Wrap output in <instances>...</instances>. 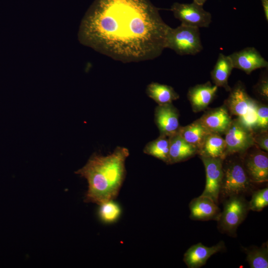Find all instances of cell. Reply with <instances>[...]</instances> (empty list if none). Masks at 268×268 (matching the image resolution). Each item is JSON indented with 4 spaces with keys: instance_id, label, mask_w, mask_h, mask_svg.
<instances>
[{
    "instance_id": "6da1fadb",
    "label": "cell",
    "mask_w": 268,
    "mask_h": 268,
    "mask_svg": "<svg viewBox=\"0 0 268 268\" xmlns=\"http://www.w3.org/2000/svg\"><path fill=\"white\" fill-rule=\"evenodd\" d=\"M170 27L149 0H95L77 33L83 45L124 63L153 60Z\"/></svg>"
},
{
    "instance_id": "7a4b0ae2",
    "label": "cell",
    "mask_w": 268,
    "mask_h": 268,
    "mask_svg": "<svg viewBox=\"0 0 268 268\" xmlns=\"http://www.w3.org/2000/svg\"><path fill=\"white\" fill-rule=\"evenodd\" d=\"M129 150L117 146L106 156L94 153L75 173L86 179V202L100 205L118 196L126 176L125 161Z\"/></svg>"
},
{
    "instance_id": "3957f363",
    "label": "cell",
    "mask_w": 268,
    "mask_h": 268,
    "mask_svg": "<svg viewBox=\"0 0 268 268\" xmlns=\"http://www.w3.org/2000/svg\"><path fill=\"white\" fill-rule=\"evenodd\" d=\"M165 48L181 56L199 53L203 49L199 28L181 24L175 28L170 27L166 36Z\"/></svg>"
},
{
    "instance_id": "277c9868",
    "label": "cell",
    "mask_w": 268,
    "mask_h": 268,
    "mask_svg": "<svg viewBox=\"0 0 268 268\" xmlns=\"http://www.w3.org/2000/svg\"><path fill=\"white\" fill-rule=\"evenodd\" d=\"M226 162V161H225ZM223 175L220 195L224 198L243 196L252 189V182L243 167L242 160H228L223 163Z\"/></svg>"
},
{
    "instance_id": "5b68a950",
    "label": "cell",
    "mask_w": 268,
    "mask_h": 268,
    "mask_svg": "<svg viewBox=\"0 0 268 268\" xmlns=\"http://www.w3.org/2000/svg\"><path fill=\"white\" fill-rule=\"evenodd\" d=\"M218 221L219 230L235 237L238 226L246 218L249 211V201L242 195L226 198Z\"/></svg>"
},
{
    "instance_id": "8992f818",
    "label": "cell",
    "mask_w": 268,
    "mask_h": 268,
    "mask_svg": "<svg viewBox=\"0 0 268 268\" xmlns=\"http://www.w3.org/2000/svg\"><path fill=\"white\" fill-rule=\"evenodd\" d=\"M224 135L225 158L234 154H244L255 144L253 131L245 126L238 118L232 120Z\"/></svg>"
},
{
    "instance_id": "52a82bcc",
    "label": "cell",
    "mask_w": 268,
    "mask_h": 268,
    "mask_svg": "<svg viewBox=\"0 0 268 268\" xmlns=\"http://www.w3.org/2000/svg\"><path fill=\"white\" fill-rule=\"evenodd\" d=\"M170 10L181 24L197 28L208 27L211 22V14L202 5L193 2L191 3L174 2Z\"/></svg>"
},
{
    "instance_id": "ba28073f",
    "label": "cell",
    "mask_w": 268,
    "mask_h": 268,
    "mask_svg": "<svg viewBox=\"0 0 268 268\" xmlns=\"http://www.w3.org/2000/svg\"><path fill=\"white\" fill-rule=\"evenodd\" d=\"M200 157L204 165L206 175L205 188L201 195L210 198L218 204L223 175L224 160L220 158Z\"/></svg>"
},
{
    "instance_id": "9c48e42d",
    "label": "cell",
    "mask_w": 268,
    "mask_h": 268,
    "mask_svg": "<svg viewBox=\"0 0 268 268\" xmlns=\"http://www.w3.org/2000/svg\"><path fill=\"white\" fill-rule=\"evenodd\" d=\"M243 167L252 183H261L268 181V156L266 151L259 149L247 153L242 159Z\"/></svg>"
},
{
    "instance_id": "30bf717a",
    "label": "cell",
    "mask_w": 268,
    "mask_h": 268,
    "mask_svg": "<svg viewBox=\"0 0 268 268\" xmlns=\"http://www.w3.org/2000/svg\"><path fill=\"white\" fill-rule=\"evenodd\" d=\"M234 68L248 74L257 69L267 68L268 62L253 47H248L228 55Z\"/></svg>"
},
{
    "instance_id": "8fae6325",
    "label": "cell",
    "mask_w": 268,
    "mask_h": 268,
    "mask_svg": "<svg viewBox=\"0 0 268 268\" xmlns=\"http://www.w3.org/2000/svg\"><path fill=\"white\" fill-rule=\"evenodd\" d=\"M178 110L172 103L158 105L155 110V122L160 134L170 137L178 133L181 126Z\"/></svg>"
},
{
    "instance_id": "7c38bea8",
    "label": "cell",
    "mask_w": 268,
    "mask_h": 268,
    "mask_svg": "<svg viewBox=\"0 0 268 268\" xmlns=\"http://www.w3.org/2000/svg\"><path fill=\"white\" fill-rule=\"evenodd\" d=\"M224 248L225 244L222 241L211 247H207L198 243L186 251L183 261L189 268H199L204 265L212 255L222 251Z\"/></svg>"
},
{
    "instance_id": "4fadbf2b",
    "label": "cell",
    "mask_w": 268,
    "mask_h": 268,
    "mask_svg": "<svg viewBox=\"0 0 268 268\" xmlns=\"http://www.w3.org/2000/svg\"><path fill=\"white\" fill-rule=\"evenodd\" d=\"M189 206L190 218L194 220L217 221L221 213L218 204L210 198L202 195L193 199Z\"/></svg>"
},
{
    "instance_id": "5bb4252c",
    "label": "cell",
    "mask_w": 268,
    "mask_h": 268,
    "mask_svg": "<svg viewBox=\"0 0 268 268\" xmlns=\"http://www.w3.org/2000/svg\"><path fill=\"white\" fill-rule=\"evenodd\" d=\"M199 120L210 133L222 135L225 133L232 119L226 107L223 106L208 110Z\"/></svg>"
},
{
    "instance_id": "9a60e30c",
    "label": "cell",
    "mask_w": 268,
    "mask_h": 268,
    "mask_svg": "<svg viewBox=\"0 0 268 268\" xmlns=\"http://www.w3.org/2000/svg\"><path fill=\"white\" fill-rule=\"evenodd\" d=\"M230 91V94L225 103L229 112L238 117L244 115L255 100L249 96L241 82H238Z\"/></svg>"
},
{
    "instance_id": "2e32d148",
    "label": "cell",
    "mask_w": 268,
    "mask_h": 268,
    "mask_svg": "<svg viewBox=\"0 0 268 268\" xmlns=\"http://www.w3.org/2000/svg\"><path fill=\"white\" fill-rule=\"evenodd\" d=\"M218 87L209 81L191 87L187 97L195 112L205 109L216 95Z\"/></svg>"
},
{
    "instance_id": "e0dca14e",
    "label": "cell",
    "mask_w": 268,
    "mask_h": 268,
    "mask_svg": "<svg viewBox=\"0 0 268 268\" xmlns=\"http://www.w3.org/2000/svg\"><path fill=\"white\" fill-rule=\"evenodd\" d=\"M168 164L184 161L198 153V149L185 140L178 133L170 137Z\"/></svg>"
},
{
    "instance_id": "ac0fdd59",
    "label": "cell",
    "mask_w": 268,
    "mask_h": 268,
    "mask_svg": "<svg viewBox=\"0 0 268 268\" xmlns=\"http://www.w3.org/2000/svg\"><path fill=\"white\" fill-rule=\"evenodd\" d=\"M232 61L228 56L219 53L210 72L213 83L217 87H223L227 91H230L231 88L228 84V78L233 68Z\"/></svg>"
},
{
    "instance_id": "d6986e66",
    "label": "cell",
    "mask_w": 268,
    "mask_h": 268,
    "mask_svg": "<svg viewBox=\"0 0 268 268\" xmlns=\"http://www.w3.org/2000/svg\"><path fill=\"white\" fill-rule=\"evenodd\" d=\"M182 138L199 150L202 146L206 136L211 133L199 119L185 127H180L178 132Z\"/></svg>"
},
{
    "instance_id": "ffe728a7",
    "label": "cell",
    "mask_w": 268,
    "mask_h": 268,
    "mask_svg": "<svg viewBox=\"0 0 268 268\" xmlns=\"http://www.w3.org/2000/svg\"><path fill=\"white\" fill-rule=\"evenodd\" d=\"M226 144L224 138L221 135L210 133L198 151L200 156L211 158H225Z\"/></svg>"
},
{
    "instance_id": "44dd1931",
    "label": "cell",
    "mask_w": 268,
    "mask_h": 268,
    "mask_svg": "<svg viewBox=\"0 0 268 268\" xmlns=\"http://www.w3.org/2000/svg\"><path fill=\"white\" fill-rule=\"evenodd\" d=\"M146 93L158 105L171 104L179 98L172 87L157 82L149 83L146 87Z\"/></svg>"
},
{
    "instance_id": "7402d4cb",
    "label": "cell",
    "mask_w": 268,
    "mask_h": 268,
    "mask_svg": "<svg viewBox=\"0 0 268 268\" xmlns=\"http://www.w3.org/2000/svg\"><path fill=\"white\" fill-rule=\"evenodd\" d=\"M169 146V137L160 134L158 138L145 146L143 152L168 164Z\"/></svg>"
},
{
    "instance_id": "603a6c76",
    "label": "cell",
    "mask_w": 268,
    "mask_h": 268,
    "mask_svg": "<svg viewBox=\"0 0 268 268\" xmlns=\"http://www.w3.org/2000/svg\"><path fill=\"white\" fill-rule=\"evenodd\" d=\"M243 251L247 255L246 261L251 268H268V248L267 245L260 248H243Z\"/></svg>"
},
{
    "instance_id": "cb8c5ba5",
    "label": "cell",
    "mask_w": 268,
    "mask_h": 268,
    "mask_svg": "<svg viewBox=\"0 0 268 268\" xmlns=\"http://www.w3.org/2000/svg\"><path fill=\"white\" fill-rule=\"evenodd\" d=\"M100 206L99 215L102 220L106 222L115 221L120 215L121 209L113 200L103 202Z\"/></svg>"
},
{
    "instance_id": "d4e9b609",
    "label": "cell",
    "mask_w": 268,
    "mask_h": 268,
    "mask_svg": "<svg viewBox=\"0 0 268 268\" xmlns=\"http://www.w3.org/2000/svg\"><path fill=\"white\" fill-rule=\"evenodd\" d=\"M268 205V188L258 190L254 192L251 200L249 201L250 210L260 211Z\"/></svg>"
},
{
    "instance_id": "484cf974",
    "label": "cell",
    "mask_w": 268,
    "mask_h": 268,
    "mask_svg": "<svg viewBox=\"0 0 268 268\" xmlns=\"http://www.w3.org/2000/svg\"><path fill=\"white\" fill-rule=\"evenodd\" d=\"M268 107L258 103L257 110V121L253 132L268 131Z\"/></svg>"
},
{
    "instance_id": "4316f807",
    "label": "cell",
    "mask_w": 268,
    "mask_h": 268,
    "mask_svg": "<svg viewBox=\"0 0 268 268\" xmlns=\"http://www.w3.org/2000/svg\"><path fill=\"white\" fill-rule=\"evenodd\" d=\"M258 103L255 100L247 113L237 118L245 126L253 131L257 121V110Z\"/></svg>"
},
{
    "instance_id": "83f0119b",
    "label": "cell",
    "mask_w": 268,
    "mask_h": 268,
    "mask_svg": "<svg viewBox=\"0 0 268 268\" xmlns=\"http://www.w3.org/2000/svg\"><path fill=\"white\" fill-rule=\"evenodd\" d=\"M255 144L259 148L268 152V131L254 132Z\"/></svg>"
},
{
    "instance_id": "f1b7e54d",
    "label": "cell",
    "mask_w": 268,
    "mask_h": 268,
    "mask_svg": "<svg viewBox=\"0 0 268 268\" xmlns=\"http://www.w3.org/2000/svg\"><path fill=\"white\" fill-rule=\"evenodd\" d=\"M259 81L254 86L256 92L265 100L268 98V79L266 73H265Z\"/></svg>"
},
{
    "instance_id": "f546056e",
    "label": "cell",
    "mask_w": 268,
    "mask_h": 268,
    "mask_svg": "<svg viewBox=\"0 0 268 268\" xmlns=\"http://www.w3.org/2000/svg\"><path fill=\"white\" fill-rule=\"evenodd\" d=\"M263 7L265 16L267 21H268V0H261Z\"/></svg>"
},
{
    "instance_id": "4dcf8cb0",
    "label": "cell",
    "mask_w": 268,
    "mask_h": 268,
    "mask_svg": "<svg viewBox=\"0 0 268 268\" xmlns=\"http://www.w3.org/2000/svg\"><path fill=\"white\" fill-rule=\"evenodd\" d=\"M206 0H194L193 2L196 3L198 4L203 6V4Z\"/></svg>"
}]
</instances>
